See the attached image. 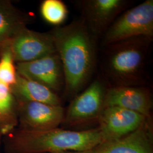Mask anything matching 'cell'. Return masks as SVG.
<instances>
[{
  "instance_id": "52a82bcc",
  "label": "cell",
  "mask_w": 153,
  "mask_h": 153,
  "mask_svg": "<svg viewBox=\"0 0 153 153\" xmlns=\"http://www.w3.org/2000/svg\"><path fill=\"white\" fill-rule=\"evenodd\" d=\"M65 112L62 105L17 100V128L34 131L57 128L63 123Z\"/></svg>"
},
{
  "instance_id": "2e32d148",
  "label": "cell",
  "mask_w": 153,
  "mask_h": 153,
  "mask_svg": "<svg viewBox=\"0 0 153 153\" xmlns=\"http://www.w3.org/2000/svg\"><path fill=\"white\" fill-rule=\"evenodd\" d=\"M40 13L45 22L59 27L66 20L69 11L61 0H44L40 6Z\"/></svg>"
},
{
  "instance_id": "8992f818",
  "label": "cell",
  "mask_w": 153,
  "mask_h": 153,
  "mask_svg": "<svg viewBox=\"0 0 153 153\" xmlns=\"http://www.w3.org/2000/svg\"><path fill=\"white\" fill-rule=\"evenodd\" d=\"M81 18L98 39L103 36L111 25L132 4L129 0H79L74 1Z\"/></svg>"
},
{
  "instance_id": "9c48e42d",
  "label": "cell",
  "mask_w": 153,
  "mask_h": 153,
  "mask_svg": "<svg viewBox=\"0 0 153 153\" xmlns=\"http://www.w3.org/2000/svg\"><path fill=\"white\" fill-rule=\"evenodd\" d=\"M17 74L40 83L58 94L64 88V74L57 53L27 62L16 63Z\"/></svg>"
},
{
  "instance_id": "d6986e66",
  "label": "cell",
  "mask_w": 153,
  "mask_h": 153,
  "mask_svg": "<svg viewBox=\"0 0 153 153\" xmlns=\"http://www.w3.org/2000/svg\"><path fill=\"white\" fill-rule=\"evenodd\" d=\"M2 139H3V137L1 135V134L0 133V148L2 145Z\"/></svg>"
},
{
  "instance_id": "7c38bea8",
  "label": "cell",
  "mask_w": 153,
  "mask_h": 153,
  "mask_svg": "<svg viewBox=\"0 0 153 153\" xmlns=\"http://www.w3.org/2000/svg\"><path fill=\"white\" fill-rule=\"evenodd\" d=\"M148 117L136 131L120 138L102 142L93 153H153V128Z\"/></svg>"
},
{
  "instance_id": "7a4b0ae2",
  "label": "cell",
  "mask_w": 153,
  "mask_h": 153,
  "mask_svg": "<svg viewBox=\"0 0 153 153\" xmlns=\"http://www.w3.org/2000/svg\"><path fill=\"white\" fill-rule=\"evenodd\" d=\"M103 142L98 127L75 131L59 128L45 131L19 128L3 137L5 153H52L91 150Z\"/></svg>"
},
{
  "instance_id": "4fadbf2b",
  "label": "cell",
  "mask_w": 153,
  "mask_h": 153,
  "mask_svg": "<svg viewBox=\"0 0 153 153\" xmlns=\"http://www.w3.org/2000/svg\"><path fill=\"white\" fill-rule=\"evenodd\" d=\"M10 88L17 100L61 105V99L57 94L40 83L18 74L15 84Z\"/></svg>"
},
{
  "instance_id": "30bf717a",
  "label": "cell",
  "mask_w": 153,
  "mask_h": 153,
  "mask_svg": "<svg viewBox=\"0 0 153 153\" xmlns=\"http://www.w3.org/2000/svg\"><path fill=\"white\" fill-rule=\"evenodd\" d=\"M147 118L128 109L117 107H105L99 117L98 128L103 142L109 141L136 131Z\"/></svg>"
},
{
  "instance_id": "8fae6325",
  "label": "cell",
  "mask_w": 153,
  "mask_h": 153,
  "mask_svg": "<svg viewBox=\"0 0 153 153\" xmlns=\"http://www.w3.org/2000/svg\"><path fill=\"white\" fill-rule=\"evenodd\" d=\"M152 98L146 86H117L107 88L104 108L117 107L151 117Z\"/></svg>"
},
{
  "instance_id": "5b68a950",
  "label": "cell",
  "mask_w": 153,
  "mask_h": 153,
  "mask_svg": "<svg viewBox=\"0 0 153 153\" xmlns=\"http://www.w3.org/2000/svg\"><path fill=\"white\" fill-rule=\"evenodd\" d=\"M107 88L104 82L97 78L71 99L65 112L62 123L68 126H79L98 121L104 108Z\"/></svg>"
},
{
  "instance_id": "6da1fadb",
  "label": "cell",
  "mask_w": 153,
  "mask_h": 153,
  "mask_svg": "<svg viewBox=\"0 0 153 153\" xmlns=\"http://www.w3.org/2000/svg\"><path fill=\"white\" fill-rule=\"evenodd\" d=\"M49 33L64 74V96L72 99L83 91L95 70L97 38L80 17Z\"/></svg>"
},
{
  "instance_id": "277c9868",
  "label": "cell",
  "mask_w": 153,
  "mask_h": 153,
  "mask_svg": "<svg viewBox=\"0 0 153 153\" xmlns=\"http://www.w3.org/2000/svg\"><path fill=\"white\" fill-rule=\"evenodd\" d=\"M138 36L153 38V0H146L123 11L104 33L102 44L105 47Z\"/></svg>"
},
{
  "instance_id": "9a60e30c",
  "label": "cell",
  "mask_w": 153,
  "mask_h": 153,
  "mask_svg": "<svg viewBox=\"0 0 153 153\" xmlns=\"http://www.w3.org/2000/svg\"><path fill=\"white\" fill-rule=\"evenodd\" d=\"M18 125L17 100L10 87L0 83V133L4 137Z\"/></svg>"
},
{
  "instance_id": "ba28073f",
  "label": "cell",
  "mask_w": 153,
  "mask_h": 153,
  "mask_svg": "<svg viewBox=\"0 0 153 153\" xmlns=\"http://www.w3.org/2000/svg\"><path fill=\"white\" fill-rule=\"evenodd\" d=\"M16 63L27 62L56 53L51 33L22 28L7 42Z\"/></svg>"
},
{
  "instance_id": "ffe728a7",
  "label": "cell",
  "mask_w": 153,
  "mask_h": 153,
  "mask_svg": "<svg viewBox=\"0 0 153 153\" xmlns=\"http://www.w3.org/2000/svg\"><path fill=\"white\" fill-rule=\"evenodd\" d=\"M0 149H1V148H0ZM0 153H1V150H0Z\"/></svg>"
},
{
  "instance_id": "ac0fdd59",
  "label": "cell",
  "mask_w": 153,
  "mask_h": 153,
  "mask_svg": "<svg viewBox=\"0 0 153 153\" xmlns=\"http://www.w3.org/2000/svg\"><path fill=\"white\" fill-rule=\"evenodd\" d=\"M93 153V150H83V151H61V152H57L55 153Z\"/></svg>"
},
{
  "instance_id": "5bb4252c",
  "label": "cell",
  "mask_w": 153,
  "mask_h": 153,
  "mask_svg": "<svg viewBox=\"0 0 153 153\" xmlns=\"http://www.w3.org/2000/svg\"><path fill=\"white\" fill-rule=\"evenodd\" d=\"M30 16L20 11L10 1L0 0V46L9 42L27 26Z\"/></svg>"
},
{
  "instance_id": "e0dca14e",
  "label": "cell",
  "mask_w": 153,
  "mask_h": 153,
  "mask_svg": "<svg viewBox=\"0 0 153 153\" xmlns=\"http://www.w3.org/2000/svg\"><path fill=\"white\" fill-rule=\"evenodd\" d=\"M16 63L7 43L0 46V83L11 87L17 78Z\"/></svg>"
},
{
  "instance_id": "3957f363",
  "label": "cell",
  "mask_w": 153,
  "mask_h": 153,
  "mask_svg": "<svg viewBox=\"0 0 153 153\" xmlns=\"http://www.w3.org/2000/svg\"><path fill=\"white\" fill-rule=\"evenodd\" d=\"M153 38L138 36L105 46L103 71L112 86H145Z\"/></svg>"
}]
</instances>
